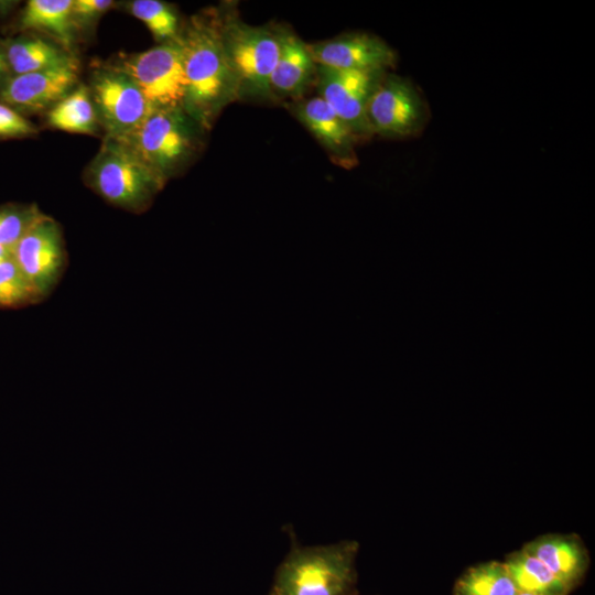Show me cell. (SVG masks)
Listing matches in <instances>:
<instances>
[{
  "label": "cell",
  "instance_id": "83f0119b",
  "mask_svg": "<svg viewBox=\"0 0 595 595\" xmlns=\"http://www.w3.org/2000/svg\"><path fill=\"white\" fill-rule=\"evenodd\" d=\"M517 595H533V594H529V593H523V592H518Z\"/></svg>",
  "mask_w": 595,
  "mask_h": 595
},
{
  "label": "cell",
  "instance_id": "d6986e66",
  "mask_svg": "<svg viewBox=\"0 0 595 595\" xmlns=\"http://www.w3.org/2000/svg\"><path fill=\"white\" fill-rule=\"evenodd\" d=\"M46 121L50 127L66 132L96 133L99 121L89 88L77 85L50 109Z\"/></svg>",
  "mask_w": 595,
  "mask_h": 595
},
{
  "label": "cell",
  "instance_id": "7402d4cb",
  "mask_svg": "<svg viewBox=\"0 0 595 595\" xmlns=\"http://www.w3.org/2000/svg\"><path fill=\"white\" fill-rule=\"evenodd\" d=\"M41 300L12 256L0 262L1 307H19L39 303Z\"/></svg>",
  "mask_w": 595,
  "mask_h": 595
},
{
  "label": "cell",
  "instance_id": "44dd1931",
  "mask_svg": "<svg viewBox=\"0 0 595 595\" xmlns=\"http://www.w3.org/2000/svg\"><path fill=\"white\" fill-rule=\"evenodd\" d=\"M129 12L142 21L160 43L177 37L178 18L174 9L159 0H133L127 3Z\"/></svg>",
  "mask_w": 595,
  "mask_h": 595
},
{
  "label": "cell",
  "instance_id": "5b68a950",
  "mask_svg": "<svg viewBox=\"0 0 595 595\" xmlns=\"http://www.w3.org/2000/svg\"><path fill=\"white\" fill-rule=\"evenodd\" d=\"M192 120L183 108H156L129 137L119 141L166 180L194 151Z\"/></svg>",
  "mask_w": 595,
  "mask_h": 595
},
{
  "label": "cell",
  "instance_id": "ac0fdd59",
  "mask_svg": "<svg viewBox=\"0 0 595 595\" xmlns=\"http://www.w3.org/2000/svg\"><path fill=\"white\" fill-rule=\"evenodd\" d=\"M518 592L533 595H569L574 588L521 548L504 561Z\"/></svg>",
  "mask_w": 595,
  "mask_h": 595
},
{
  "label": "cell",
  "instance_id": "d4e9b609",
  "mask_svg": "<svg viewBox=\"0 0 595 595\" xmlns=\"http://www.w3.org/2000/svg\"><path fill=\"white\" fill-rule=\"evenodd\" d=\"M112 4L111 0H73L72 18L75 28L94 21L111 8Z\"/></svg>",
  "mask_w": 595,
  "mask_h": 595
},
{
  "label": "cell",
  "instance_id": "2e32d148",
  "mask_svg": "<svg viewBox=\"0 0 595 595\" xmlns=\"http://www.w3.org/2000/svg\"><path fill=\"white\" fill-rule=\"evenodd\" d=\"M4 54L9 69L15 75L61 66L76 60L67 50L37 36L12 40Z\"/></svg>",
  "mask_w": 595,
  "mask_h": 595
},
{
  "label": "cell",
  "instance_id": "7c38bea8",
  "mask_svg": "<svg viewBox=\"0 0 595 595\" xmlns=\"http://www.w3.org/2000/svg\"><path fill=\"white\" fill-rule=\"evenodd\" d=\"M78 83L77 60L61 66L11 77L0 90L1 100L14 109L36 112L52 108Z\"/></svg>",
  "mask_w": 595,
  "mask_h": 595
},
{
  "label": "cell",
  "instance_id": "8992f818",
  "mask_svg": "<svg viewBox=\"0 0 595 595\" xmlns=\"http://www.w3.org/2000/svg\"><path fill=\"white\" fill-rule=\"evenodd\" d=\"M366 115L372 134L405 139L423 132L430 109L410 79L386 72L369 98Z\"/></svg>",
  "mask_w": 595,
  "mask_h": 595
},
{
  "label": "cell",
  "instance_id": "3957f363",
  "mask_svg": "<svg viewBox=\"0 0 595 595\" xmlns=\"http://www.w3.org/2000/svg\"><path fill=\"white\" fill-rule=\"evenodd\" d=\"M164 181L126 143L107 137L87 170V182L94 191L136 213L149 206Z\"/></svg>",
  "mask_w": 595,
  "mask_h": 595
},
{
  "label": "cell",
  "instance_id": "7a4b0ae2",
  "mask_svg": "<svg viewBox=\"0 0 595 595\" xmlns=\"http://www.w3.org/2000/svg\"><path fill=\"white\" fill-rule=\"evenodd\" d=\"M283 531L290 538V550L274 571L268 595H358L356 540L305 547L291 524Z\"/></svg>",
  "mask_w": 595,
  "mask_h": 595
},
{
  "label": "cell",
  "instance_id": "9c48e42d",
  "mask_svg": "<svg viewBox=\"0 0 595 595\" xmlns=\"http://www.w3.org/2000/svg\"><path fill=\"white\" fill-rule=\"evenodd\" d=\"M12 258L41 299L60 282L67 263L60 225L43 215L12 250Z\"/></svg>",
  "mask_w": 595,
  "mask_h": 595
},
{
  "label": "cell",
  "instance_id": "9a60e30c",
  "mask_svg": "<svg viewBox=\"0 0 595 595\" xmlns=\"http://www.w3.org/2000/svg\"><path fill=\"white\" fill-rule=\"evenodd\" d=\"M280 32V55L270 77L272 96L299 98L316 79L317 65L306 43L289 31Z\"/></svg>",
  "mask_w": 595,
  "mask_h": 595
},
{
  "label": "cell",
  "instance_id": "30bf717a",
  "mask_svg": "<svg viewBox=\"0 0 595 595\" xmlns=\"http://www.w3.org/2000/svg\"><path fill=\"white\" fill-rule=\"evenodd\" d=\"M385 73L317 66L318 96L350 128L358 141L372 136L366 115L367 105Z\"/></svg>",
  "mask_w": 595,
  "mask_h": 595
},
{
  "label": "cell",
  "instance_id": "4fadbf2b",
  "mask_svg": "<svg viewBox=\"0 0 595 595\" xmlns=\"http://www.w3.org/2000/svg\"><path fill=\"white\" fill-rule=\"evenodd\" d=\"M293 110L334 161L344 167L357 164L355 144L358 139L324 99L315 96L301 100Z\"/></svg>",
  "mask_w": 595,
  "mask_h": 595
},
{
  "label": "cell",
  "instance_id": "603a6c76",
  "mask_svg": "<svg viewBox=\"0 0 595 595\" xmlns=\"http://www.w3.org/2000/svg\"><path fill=\"white\" fill-rule=\"evenodd\" d=\"M44 214L35 205L0 207V246L13 248Z\"/></svg>",
  "mask_w": 595,
  "mask_h": 595
},
{
  "label": "cell",
  "instance_id": "6da1fadb",
  "mask_svg": "<svg viewBox=\"0 0 595 595\" xmlns=\"http://www.w3.org/2000/svg\"><path fill=\"white\" fill-rule=\"evenodd\" d=\"M186 78L184 111L208 128L218 112L239 99L220 33V13L194 15L178 33Z\"/></svg>",
  "mask_w": 595,
  "mask_h": 595
},
{
  "label": "cell",
  "instance_id": "4316f807",
  "mask_svg": "<svg viewBox=\"0 0 595 595\" xmlns=\"http://www.w3.org/2000/svg\"><path fill=\"white\" fill-rule=\"evenodd\" d=\"M12 256L11 251L2 246H0V262L10 258Z\"/></svg>",
  "mask_w": 595,
  "mask_h": 595
},
{
  "label": "cell",
  "instance_id": "484cf974",
  "mask_svg": "<svg viewBox=\"0 0 595 595\" xmlns=\"http://www.w3.org/2000/svg\"><path fill=\"white\" fill-rule=\"evenodd\" d=\"M9 66L6 60L4 51L0 47V79L8 73Z\"/></svg>",
  "mask_w": 595,
  "mask_h": 595
},
{
  "label": "cell",
  "instance_id": "8fae6325",
  "mask_svg": "<svg viewBox=\"0 0 595 595\" xmlns=\"http://www.w3.org/2000/svg\"><path fill=\"white\" fill-rule=\"evenodd\" d=\"M317 66L360 72H388L397 65V52L380 37L351 32L306 44Z\"/></svg>",
  "mask_w": 595,
  "mask_h": 595
},
{
  "label": "cell",
  "instance_id": "5bb4252c",
  "mask_svg": "<svg viewBox=\"0 0 595 595\" xmlns=\"http://www.w3.org/2000/svg\"><path fill=\"white\" fill-rule=\"evenodd\" d=\"M572 588L581 583L589 566V554L582 539L573 533H549L522 547Z\"/></svg>",
  "mask_w": 595,
  "mask_h": 595
},
{
  "label": "cell",
  "instance_id": "52a82bcc",
  "mask_svg": "<svg viewBox=\"0 0 595 595\" xmlns=\"http://www.w3.org/2000/svg\"><path fill=\"white\" fill-rule=\"evenodd\" d=\"M88 88L108 138L129 137L156 109L119 67L96 71Z\"/></svg>",
  "mask_w": 595,
  "mask_h": 595
},
{
  "label": "cell",
  "instance_id": "277c9868",
  "mask_svg": "<svg viewBox=\"0 0 595 595\" xmlns=\"http://www.w3.org/2000/svg\"><path fill=\"white\" fill-rule=\"evenodd\" d=\"M220 33L238 97L270 98V77L281 48L279 30L252 26L226 12L220 14Z\"/></svg>",
  "mask_w": 595,
  "mask_h": 595
},
{
  "label": "cell",
  "instance_id": "ba28073f",
  "mask_svg": "<svg viewBox=\"0 0 595 595\" xmlns=\"http://www.w3.org/2000/svg\"><path fill=\"white\" fill-rule=\"evenodd\" d=\"M118 67L155 108H183L186 78L178 35L127 57Z\"/></svg>",
  "mask_w": 595,
  "mask_h": 595
},
{
  "label": "cell",
  "instance_id": "ffe728a7",
  "mask_svg": "<svg viewBox=\"0 0 595 595\" xmlns=\"http://www.w3.org/2000/svg\"><path fill=\"white\" fill-rule=\"evenodd\" d=\"M454 595H517L504 562L488 561L467 569L455 582Z\"/></svg>",
  "mask_w": 595,
  "mask_h": 595
},
{
  "label": "cell",
  "instance_id": "e0dca14e",
  "mask_svg": "<svg viewBox=\"0 0 595 595\" xmlns=\"http://www.w3.org/2000/svg\"><path fill=\"white\" fill-rule=\"evenodd\" d=\"M72 3L73 0H30L20 19L21 28L45 32L68 51L76 29Z\"/></svg>",
  "mask_w": 595,
  "mask_h": 595
},
{
  "label": "cell",
  "instance_id": "cb8c5ba5",
  "mask_svg": "<svg viewBox=\"0 0 595 595\" xmlns=\"http://www.w3.org/2000/svg\"><path fill=\"white\" fill-rule=\"evenodd\" d=\"M37 127L18 110L0 102V138H23L35 134Z\"/></svg>",
  "mask_w": 595,
  "mask_h": 595
}]
</instances>
